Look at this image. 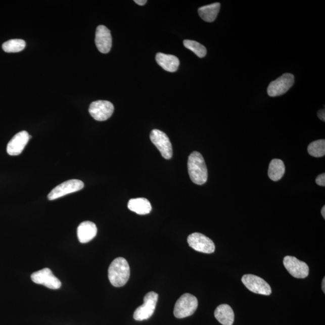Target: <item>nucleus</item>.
Returning <instances> with one entry per match:
<instances>
[{
  "label": "nucleus",
  "instance_id": "f257e3e1",
  "mask_svg": "<svg viewBox=\"0 0 325 325\" xmlns=\"http://www.w3.org/2000/svg\"><path fill=\"white\" fill-rule=\"evenodd\" d=\"M188 171L192 181L198 185H203L207 181L208 170L206 162L201 154L194 151L189 157Z\"/></svg>",
  "mask_w": 325,
  "mask_h": 325
},
{
  "label": "nucleus",
  "instance_id": "f03ea898",
  "mask_svg": "<svg viewBox=\"0 0 325 325\" xmlns=\"http://www.w3.org/2000/svg\"><path fill=\"white\" fill-rule=\"evenodd\" d=\"M130 276V266L127 260L122 257L116 258L110 265L108 276L110 283L113 286H124Z\"/></svg>",
  "mask_w": 325,
  "mask_h": 325
},
{
  "label": "nucleus",
  "instance_id": "7ed1b4c3",
  "mask_svg": "<svg viewBox=\"0 0 325 325\" xmlns=\"http://www.w3.org/2000/svg\"><path fill=\"white\" fill-rule=\"evenodd\" d=\"M198 306L197 298L190 293H185L176 301L173 314L178 318L188 317L194 314Z\"/></svg>",
  "mask_w": 325,
  "mask_h": 325
},
{
  "label": "nucleus",
  "instance_id": "20e7f679",
  "mask_svg": "<svg viewBox=\"0 0 325 325\" xmlns=\"http://www.w3.org/2000/svg\"><path fill=\"white\" fill-rule=\"evenodd\" d=\"M159 295L153 292L148 293L144 299V304L138 307L134 312L135 320L143 321L150 318L156 310Z\"/></svg>",
  "mask_w": 325,
  "mask_h": 325
},
{
  "label": "nucleus",
  "instance_id": "39448f33",
  "mask_svg": "<svg viewBox=\"0 0 325 325\" xmlns=\"http://www.w3.org/2000/svg\"><path fill=\"white\" fill-rule=\"evenodd\" d=\"M295 83V77L292 74H284L269 84L267 94L271 97H275L285 94Z\"/></svg>",
  "mask_w": 325,
  "mask_h": 325
},
{
  "label": "nucleus",
  "instance_id": "423d86ee",
  "mask_svg": "<svg viewBox=\"0 0 325 325\" xmlns=\"http://www.w3.org/2000/svg\"><path fill=\"white\" fill-rule=\"evenodd\" d=\"M242 282L248 290L256 294L269 296L272 293L269 284L254 274H245L242 277Z\"/></svg>",
  "mask_w": 325,
  "mask_h": 325
},
{
  "label": "nucleus",
  "instance_id": "0eeeda50",
  "mask_svg": "<svg viewBox=\"0 0 325 325\" xmlns=\"http://www.w3.org/2000/svg\"><path fill=\"white\" fill-rule=\"evenodd\" d=\"M150 138L163 157L165 159H171L173 155L172 146L168 135L165 132L155 129L151 131Z\"/></svg>",
  "mask_w": 325,
  "mask_h": 325
},
{
  "label": "nucleus",
  "instance_id": "6e6552de",
  "mask_svg": "<svg viewBox=\"0 0 325 325\" xmlns=\"http://www.w3.org/2000/svg\"><path fill=\"white\" fill-rule=\"evenodd\" d=\"M84 185L83 181L78 179H71L65 181L53 189L48 195V199L50 201L57 200L66 195L81 191L83 189Z\"/></svg>",
  "mask_w": 325,
  "mask_h": 325
},
{
  "label": "nucleus",
  "instance_id": "1a4fd4ad",
  "mask_svg": "<svg viewBox=\"0 0 325 325\" xmlns=\"http://www.w3.org/2000/svg\"><path fill=\"white\" fill-rule=\"evenodd\" d=\"M114 109L112 103L108 101L99 100L90 104L89 112L97 121H104L111 117Z\"/></svg>",
  "mask_w": 325,
  "mask_h": 325
},
{
  "label": "nucleus",
  "instance_id": "9d476101",
  "mask_svg": "<svg viewBox=\"0 0 325 325\" xmlns=\"http://www.w3.org/2000/svg\"><path fill=\"white\" fill-rule=\"evenodd\" d=\"M188 242L190 247L194 250L203 253L211 254L215 251V245L207 236L199 233H195L189 235Z\"/></svg>",
  "mask_w": 325,
  "mask_h": 325
},
{
  "label": "nucleus",
  "instance_id": "9b49d317",
  "mask_svg": "<svg viewBox=\"0 0 325 325\" xmlns=\"http://www.w3.org/2000/svg\"><path fill=\"white\" fill-rule=\"evenodd\" d=\"M31 278L34 283L43 285L50 289H59L62 286L61 281L54 275L52 271L49 268H44L34 272L31 274Z\"/></svg>",
  "mask_w": 325,
  "mask_h": 325
},
{
  "label": "nucleus",
  "instance_id": "f8f14e48",
  "mask_svg": "<svg viewBox=\"0 0 325 325\" xmlns=\"http://www.w3.org/2000/svg\"><path fill=\"white\" fill-rule=\"evenodd\" d=\"M283 264L289 273L296 278H305L308 276V265L295 257H285L283 260Z\"/></svg>",
  "mask_w": 325,
  "mask_h": 325
},
{
  "label": "nucleus",
  "instance_id": "ddd939ff",
  "mask_svg": "<svg viewBox=\"0 0 325 325\" xmlns=\"http://www.w3.org/2000/svg\"><path fill=\"white\" fill-rule=\"evenodd\" d=\"M31 136L26 131H22L15 134L7 146V152L10 156L20 155L29 141Z\"/></svg>",
  "mask_w": 325,
  "mask_h": 325
},
{
  "label": "nucleus",
  "instance_id": "4468645a",
  "mask_svg": "<svg viewBox=\"0 0 325 325\" xmlns=\"http://www.w3.org/2000/svg\"><path fill=\"white\" fill-rule=\"evenodd\" d=\"M96 44L101 53H108L112 46V38L110 31L106 26L97 27L96 34Z\"/></svg>",
  "mask_w": 325,
  "mask_h": 325
},
{
  "label": "nucleus",
  "instance_id": "2eb2a0df",
  "mask_svg": "<svg viewBox=\"0 0 325 325\" xmlns=\"http://www.w3.org/2000/svg\"><path fill=\"white\" fill-rule=\"evenodd\" d=\"M97 234L96 224L90 221H85L79 225L77 228V237L81 244H86L92 240Z\"/></svg>",
  "mask_w": 325,
  "mask_h": 325
},
{
  "label": "nucleus",
  "instance_id": "dca6fc26",
  "mask_svg": "<svg viewBox=\"0 0 325 325\" xmlns=\"http://www.w3.org/2000/svg\"><path fill=\"white\" fill-rule=\"evenodd\" d=\"M156 61L163 69L170 72L177 71L179 65V59L176 56L162 53L157 54Z\"/></svg>",
  "mask_w": 325,
  "mask_h": 325
},
{
  "label": "nucleus",
  "instance_id": "f3484780",
  "mask_svg": "<svg viewBox=\"0 0 325 325\" xmlns=\"http://www.w3.org/2000/svg\"><path fill=\"white\" fill-rule=\"evenodd\" d=\"M214 316L223 325H233L235 321V313L229 305L222 304L214 311Z\"/></svg>",
  "mask_w": 325,
  "mask_h": 325
},
{
  "label": "nucleus",
  "instance_id": "a211bd4d",
  "mask_svg": "<svg viewBox=\"0 0 325 325\" xmlns=\"http://www.w3.org/2000/svg\"><path fill=\"white\" fill-rule=\"evenodd\" d=\"M128 208L129 210L140 215L150 213L152 210L150 201L144 198L131 199L128 202Z\"/></svg>",
  "mask_w": 325,
  "mask_h": 325
},
{
  "label": "nucleus",
  "instance_id": "6ab92c4d",
  "mask_svg": "<svg viewBox=\"0 0 325 325\" xmlns=\"http://www.w3.org/2000/svg\"><path fill=\"white\" fill-rule=\"evenodd\" d=\"M220 8L219 3L203 6L198 9V14L200 17L208 23H212L216 20Z\"/></svg>",
  "mask_w": 325,
  "mask_h": 325
},
{
  "label": "nucleus",
  "instance_id": "aec40b11",
  "mask_svg": "<svg viewBox=\"0 0 325 325\" xmlns=\"http://www.w3.org/2000/svg\"><path fill=\"white\" fill-rule=\"evenodd\" d=\"M285 163L282 160L273 159L269 164L268 175L272 181H279L285 175Z\"/></svg>",
  "mask_w": 325,
  "mask_h": 325
},
{
  "label": "nucleus",
  "instance_id": "412c9836",
  "mask_svg": "<svg viewBox=\"0 0 325 325\" xmlns=\"http://www.w3.org/2000/svg\"><path fill=\"white\" fill-rule=\"evenodd\" d=\"M26 43L24 40L11 39L3 44L2 48L6 53H18L26 48Z\"/></svg>",
  "mask_w": 325,
  "mask_h": 325
},
{
  "label": "nucleus",
  "instance_id": "4be33fe9",
  "mask_svg": "<svg viewBox=\"0 0 325 325\" xmlns=\"http://www.w3.org/2000/svg\"><path fill=\"white\" fill-rule=\"evenodd\" d=\"M308 152L314 157H321L325 154V141L324 140L312 142L308 147Z\"/></svg>",
  "mask_w": 325,
  "mask_h": 325
},
{
  "label": "nucleus",
  "instance_id": "5701e85b",
  "mask_svg": "<svg viewBox=\"0 0 325 325\" xmlns=\"http://www.w3.org/2000/svg\"><path fill=\"white\" fill-rule=\"evenodd\" d=\"M186 49L191 50L199 58H203L207 55V49L202 44L197 41L191 40H184L183 42Z\"/></svg>",
  "mask_w": 325,
  "mask_h": 325
},
{
  "label": "nucleus",
  "instance_id": "b1692460",
  "mask_svg": "<svg viewBox=\"0 0 325 325\" xmlns=\"http://www.w3.org/2000/svg\"><path fill=\"white\" fill-rule=\"evenodd\" d=\"M315 182L316 184L320 186H323L324 187L325 185V174L324 173L322 174H320L317 176L316 179H315Z\"/></svg>",
  "mask_w": 325,
  "mask_h": 325
},
{
  "label": "nucleus",
  "instance_id": "393cba45",
  "mask_svg": "<svg viewBox=\"0 0 325 325\" xmlns=\"http://www.w3.org/2000/svg\"><path fill=\"white\" fill-rule=\"evenodd\" d=\"M317 116L321 121H325L324 109L320 110L317 112Z\"/></svg>",
  "mask_w": 325,
  "mask_h": 325
},
{
  "label": "nucleus",
  "instance_id": "a878e982",
  "mask_svg": "<svg viewBox=\"0 0 325 325\" xmlns=\"http://www.w3.org/2000/svg\"><path fill=\"white\" fill-rule=\"evenodd\" d=\"M134 2L140 6H144L147 3V0H134Z\"/></svg>",
  "mask_w": 325,
  "mask_h": 325
},
{
  "label": "nucleus",
  "instance_id": "bb28decb",
  "mask_svg": "<svg viewBox=\"0 0 325 325\" xmlns=\"http://www.w3.org/2000/svg\"><path fill=\"white\" fill-rule=\"evenodd\" d=\"M321 213L323 218L325 219V206H323V208H321Z\"/></svg>",
  "mask_w": 325,
  "mask_h": 325
},
{
  "label": "nucleus",
  "instance_id": "cd10ccee",
  "mask_svg": "<svg viewBox=\"0 0 325 325\" xmlns=\"http://www.w3.org/2000/svg\"><path fill=\"white\" fill-rule=\"evenodd\" d=\"M321 288H322L323 292L324 293H325V278H324H324L323 279V281H322V285H321Z\"/></svg>",
  "mask_w": 325,
  "mask_h": 325
}]
</instances>
